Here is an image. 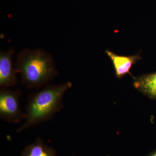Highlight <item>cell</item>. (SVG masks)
<instances>
[{"mask_svg":"<svg viewBox=\"0 0 156 156\" xmlns=\"http://www.w3.org/2000/svg\"><path fill=\"white\" fill-rule=\"evenodd\" d=\"M15 50L10 48L0 52V87L9 88L14 87L17 83V70L13 62Z\"/></svg>","mask_w":156,"mask_h":156,"instance_id":"obj_4","label":"cell"},{"mask_svg":"<svg viewBox=\"0 0 156 156\" xmlns=\"http://www.w3.org/2000/svg\"><path fill=\"white\" fill-rule=\"evenodd\" d=\"M149 156H156V151H154Z\"/></svg>","mask_w":156,"mask_h":156,"instance_id":"obj_8","label":"cell"},{"mask_svg":"<svg viewBox=\"0 0 156 156\" xmlns=\"http://www.w3.org/2000/svg\"><path fill=\"white\" fill-rule=\"evenodd\" d=\"M72 86L69 81L62 83L46 85L29 97L24 112V119L16 132L49 121L61 111L64 106L65 94Z\"/></svg>","mask_w":156,"mask_h":156,"instance_id":"obj_1","label":"cell"},{"mask_svg":"<svg viewBox=\"0 0 156 156\" xmlns=\"http://www.w3.org/2000/svg\"><path fill=\"white\" fill-rule=\"evenodd\" d=\"M133 78V86L143 95L156 99V72Z\"/></svg>","mask_w":156,"mask_h":156,"instance_id":"obj_6","label":"cell"},{"mask_svg":"<svg viewBox=\"0 0 156 156\" xmlns=\"http://www.w3.org/2000/svg\"><path fill=\"white\" fill-rule=\"evenodd\" d=\"M19 91L2 88L0 89V117L5 122L18 123L24 120V112L20 106Z\"/></svg>","mask_w":156,"mask_h":156,"instance_id":"obj_3","label":"cell"},{"mask_svg":"<svg viewBox=\"0 0 156 156\" xmlns=\"http://www.w3.org/2000/svg\"><path fill=\"white\" fill-rule=\"evenodd\" d=\"M105 53L111 60L116 76L119 79H121L127 74L131 75L130 73L131 67L141 59L140 52L136 55L129 56L119 55L108 50H106Z\"/></svg>","mask_w":156,"mask_h":156,"instance_id":"obj_5","label":"cell"},{"mask_svg":"<svg viewBox=\"0 0 156 156\" xmlns=\"http://www.w3.org/2000/svg\"><path fill=\"white\" fill-rule=\"evenodd\" d=\"M22 156H55L51 149L46 146L40 139H37L28 147Z\"/></svg>","mask_w":156,"mask_h":156,"instance_id":"obj_7","label":"cell"},{"mask_svg":"<svg viewBox=\"0 0 156 156\" xmlns=\"http://www.w3.org/2000/svg\"><path fill=\"white\" fill-rule=\"evenodd\" d=\"M14 65L21 83L29 89L43 88L58 73L53 56L43 49H23L16 56Z\"/></svg>","mask_w":156,"mask_h":156,"instance_id":"obj_2","label":"cell"}]
</instances>
